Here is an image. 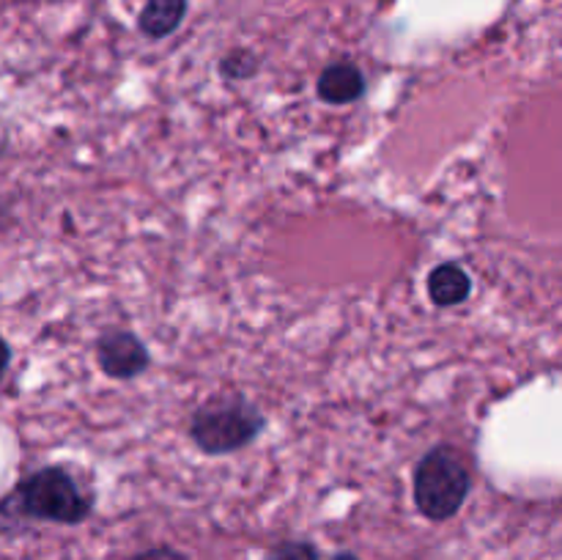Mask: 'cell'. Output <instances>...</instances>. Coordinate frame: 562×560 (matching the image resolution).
Segmentation results:
<instances>
[{
	"label": "cell",
	"instance_id": "cell-9",
	"mask_svg": "<svg viewBox=\"0 0 562 560\" xmlns=\"http://www.w3.org/2000/svg\"><path fill=\"white\" fill-rule=\"evenodd\" d=\"M267 560H318V552L307 541H283L269 549Z\"/></svg>",
	"mask_w": 562,
	"mask_h": 560
},
{
	"label": "cell",
	"instance_id": "cell-7",
	"mask_svg": "<svg viewBox=\"0 0 562 560\" xmlns=\"http://www.w3.org/2000/svg\"><path fill=\"white\" fill-rule=\"evenodd\" d=\"M187 0H146L137 27L148 38H165L184 22Z\"/></svg>",
	"mask_w": 562,
	"mask_h": 560
},
{
	"label": "cell",
	"instance_id": "cell-11",
	"mask_svg": "<svg viewBox=\"0 0 562 560\" xmlns=\"http://www.w3.org/2000/svg\"><path fill=\"white\" fill-rule=\"evenodd\" d=\"M9 366H11V349L9 344H5L3 335H0V382H3V377L9 373Z\"/></svg>",
	"mask_w": 562,
	"mask_h": 560
},
{
	"label": "cell",
	"instance_id": "cell-2",
	"mask_svg": "<svg viewBox=\"0 0 562 560\" xmlns=\"http://www.w3.org/2000/svg\"><path fill=\"white\" fill-rule=\"evenodd\" d=\"M472 489V470L467 456L453 445H437L415 467V505L426 519H453Z\"/></svg>",
	"mask_w": 562,
	"mask_h": 560
},
{
	"label": "cell",
	"instance_id": "cell-5",
	"mask_svg": "<svg viewBox=\"0 0 562 560\" xmlns=\"http://www.w3.org/2000/svg\"><path fill=\"white\" fill-rule=\"evenodd\" d=\"M316 93L327 104L357 102L366 93V77H362L360 66L351 60H335L318 75Z\"/></svg>",
	"mask_w": 562,
	"mask_h": 560
},
{
	"label": "cell",
	"instance_id": "cell-3",
	"mask_svg": "<svg viewBox=\"0 0 562 560\" xmlns=\"http://www.w3.org/2000/svg\"><path fill=\"white\" fill-rule=\"evenodd\" d=\"M263 432V415L239 393L209 399L190 417V437L203 453L225 456L247 448Z\"/></svg>",
	"mask_w": 562,
	"mask_h": 560
},
{
	"label": "cell",
	"instance_id": "cell-4",
	"mask_svg": "<svg viewBox=\"0 0 562 560\" xmlns=\"http://www.w3.org/2000/svg\"><path fill=\"white\" fill-rule=\"evenodd\" d=\"M97 362L108 377L135 379L146 371L151 355L130 329H104L97 340Z\"/></svg>",
	"mask_w": 562,
	"mask_h": 560
},
{
	"label": "cell",
	"instance_id": "cell-10",
	"mask_svg": "<svg viewBox=\"0 0 562 560\" xmlns=\"http://www.w3.org/2000/svg\"><path fill=\"white\" fill-rule=\"evenodd\" d=\"M132 560H190V558L173 547H154V549H146V552L135 555Z\"/></svg>",
	"mask_w": 562,
	"mask_h": 560
},
{
	"label": "cell",
	"instance_id": "cell-12",
	"mask_svg": "<svg viewBox=\"0 0 562 560\" xmlns=\"http://www.w3.org/2000/svg\"><path fill=\"white\" fill-rule=\"evenodd\" d=\"M333 560H360V558H355V555H351V552H340V555H335Z\"/></svg>",
	"mask_w": 562,
	"mask_h": 560
},
{
	"label": "cell",
	"instance_id": "cell-8",
	"mask_svg": "<svg viewBox=\"0 0 562 560\" xmlns=\"http://www.w3.org/2000/svg\"><path fill=\"white\" fill-rule=\"evenodd\" d=\"M256 69L258 58L252 53H247V49H234V53H228L220 60V71H223L225 80H247Z\"/></svg>",
	"mask_w": 562,
	"mask_h": 560
},
{
	"label": "cell",
	"instance_id": "cell-1",
	"mask_svg": "<svg viewBox=\"0 0 562 560\" xmlns=\"http://www.w3.org/2000/svg\"><path fill=\"white\" fill-rule=\"evenodd\" d=\"M93 508V497L64 467H42L31 472L9 497L0 503V519L55 522L80 525Z\"/></svg>",
	"mask_w": 562,
	"mask_h": 560
},
{
	"label": "cell",
	"instance_id": "cell-6",
	"mask_svg": "<svg viewBox=\"0 0 562 560\" xmlns=\"http://www.w3.org/2000/svg\"><path fill=\"white\" fill-rule=\"evenodd\" d=\"M472 294V278L461 264L445 261L428 275V296L437 307L461 305Z\"/></svg>",
	"mask_w": 562,
	"mask_h": 560
}]
</instances>
